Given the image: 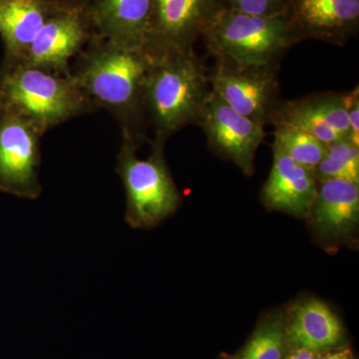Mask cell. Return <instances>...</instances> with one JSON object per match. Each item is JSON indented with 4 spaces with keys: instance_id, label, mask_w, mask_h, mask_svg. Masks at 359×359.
Instances as JSON below:
<instances>
[{
    "instance_id": "30bf717a",
    "label": "cell",
    "mask_w": 359,
    "mask_h": 359,
    "mask_svg": "<svg viewBox=\"0 0 359 359\" xmlns=\"http://www.w3.org/2000/svg\"><path fill=\"white\" fill-rule=\"evenodd\" d=\"M89 23L87 8L54 7L20 61L44 69H62L86 39Z\"/></svg>"
},
{
    "instance_id": "3957f363",
    "label": "cell",
    "mask_w": 359,
    "mask_h": 359,
    "mask_svg": "<svg viewBox=\"0 0 359 359\" xmlns=\"http://www.w3.org/2000/svg\"><path fill=\"white\" fill-rule=\"evenodd\" d=\"M201 36L216 60L238 66H275L302 40L287 13L250 15L221 6Z\"/></svg>"
},
{
    "instance_id": "52a82bcc",
    "label": "cell",
    "mask_w": 359,
    "mask_h": 359,
    "mask_svg": "<svg viewBox=\"0 0 359 359\" xmlns=\"http://www.w3.org/2000/svg\"><path fill=\"white\" fill-rule=\"evenodd\" d=\"M41 136L27 120L0 110V191L25 199L39 197Z\"/></svg>"
},
{
    "instance_id": "484cf974",
    "label": "cell",
    "mask_w": 359,
    "mask_h": 359,
    "mask_svg": "<svg viewBox=\"0 0 359 359\" xmlns=\"http://www.w3.org/2000/svg\"><path fill=\"white\" fill-rule=\"evenodd\" d=\"M4 1V0H0V2Z\"/></svg>"
},
{
    "instance_id": "ffe728a7",
    "label": "cell",
    "mask_w": 359,
    "mask_h": 359,
    "mask_svg": "<svg viewBox=\"0 0 359 359\" xmlns=\"http://www.w3.org/2000/svg\"><path fill=\"white\" fill-rule=\"evenodd\" d=\"M285 340L282 320L269 318L257 328L238 359H283Z\"/></svg>"
},
{
    "instance_id": "2e32d148",
    "label": "cell",
    "mask_w": 359,
    "mask_h": 359,
    "mask_svg": "<svg viewBox=\"0 0 359 359\" xmlns=\"http://www.w3.org/2000/svg\"><path fill=\"white\" fill-rule=\"evenodd\" d=\"M285 337L292 348L320 353L339 344L342 337L341 323L327 304L308 299L295 306Z\"/></svg>"
},
{
    "instance_id": "ba28073f",
    "label": "cell",
    "mask_w": 359,
    "mask_h": 359,
    "mask_svg": "<svg viewBox=\"0 0 359 359\" xmlns=\"http://www.w3.org/2000/svg\"><path fill=\"white\" fill-rule=\"evenodd\" d=\"M198 125L211 148L245 173H252L255 154L266 137L263 123L240 114L212 90Z\"/></svg>"
},
{
    "instance_id": "d6986e66",
    "label": "cell",
    "mask_w": 359,
    "mask_h": 359,
    "mask_svg": "<svg viewBox=\"0 0 359 359\" xmlns=\"http://www.w3.org/2000/svg\"><path fill=\"white\" fill-rule=\"evenodd\" d=\"M273 143L295 163L311 170L320 164L327 148L313 135L287 125H276Z\"/></svg>"
},
{
    "instance_id": "7a4b0ae2",
    "label": "cell",
    "mask_w": 359,
    "mask_h": 359,
    "mask_svg": "<svg viewBox=\"0 0 359 359\" xmlns=\"http://www.w3.org/2000/svg\"><path fill=\"white\" fill-rule=\"evenodd\" d=\"M88 103L75 77L11 59L0 71V110L20 116L41 134L83 112Z\"/></svg>"
},
{
    "instance_id": "cb8c5ba5",
    "label": "cell",
    "mask_w": 359,
    "mask_h": 359,
    "mask_svg": "<svg viewBox=\"0 0 359 359\" xmlns=\"http://www.w3.org/2000/svg\"><path fill=\"white\" fill-rule=\"evenodd\" d=\"M48 4L61 8H87L84 2L87 0H46Z\"/></svg>"
},
{
    "instance_id": "9a60e30c",
    "label": "cell",
    "mask_w": 359,
    "mask_h": 359,
    "mask_svg": "<svg viewBox=\"0 0 359 359\" xmlns=\"http://www.w3.org/2000/svg\"><path fill=\"white\" fill-rule=\"evenodd\" d=\"M309 216L323 235L346 236L358 224L359 184L342 180L320 182Z\"/></svg>"
},
{
    "instance_id": "7402d4cb",
    "label": "cell",
    "mask_w": 359,
    "mask_h": 359,
    "mask_svg": "<svg viewBox=\"0 0 359 359\" xmlns=\"http://www.w3.org/2000/svg\"><path fill=\"white\" fill-rule=\"evenodd\" d=\"M344 102H346V108L347 118H348L349 139L356 145H359V93L358 87L353 89L348 93L344 94Z\"/></svg>"
},
{
    "instance_id": "44dd1931",
    "label": "cell",
    "mask_w": 359,
    "mask_h": 359,
    "mask_svg": "<svg viewBox=\"0 0 359 359\" xmlns=\"http://www.w3.org/2000/svg\"><path fill=\"white\" fill-rule=\"evenodd\" d=\"M290 0H218L219 6L250 15L273 16L287 13Z\"/></svg>"
},
{
    "instance_id": "ac0fdd59",
    "label": "cell",
    "mask_w": 359,
    "mask_h": 359,
    "mask_svg": "<svg viewBox=\"0 0 359 359\" xmlns=\"http://www.w3.org/2000/svg\"><path fill=\"white\" fill-rule=\"evenodd\" d=\"M318 183L342 180L359 184V145L349 138L327 145L325 157L314 169Z\"/></svg>"
},
{
    "instance_id": "9c48e42d",
    "label": "cell",
    "mask_w": 359,
    "mask_h": 359,
    "mask_svg": "<svg viewBox=\"0 0 359 359\" xmlns=\"http://www.w3.org/2000/svg\"><path fill=\"white\" fill-rule=\"evenodd\" d=\"M218 7V0H152L146 50L191 48Z\"/></svg>"
},
{
    "instance_id": "8992f818",
    "label": "cell",
    "mask_w": 359,
    "mask_h": 359,
    "mask_svg": "<svg viewBox=\"0 0 359 359\" xmlns=\"http://www.w3.org/2000/svg\"><path fill=\"white\" fill-rule=\"evenodd\" d=\"M210 84L233 109L264 125L282 103L276 65L238 66L217 60Z\"/></svg>"
},
{
    "instance_id": "603a6c76",
    "label": "cell",
    "mask_w": 359,
    "mask_h": 359,
    "mask_svg": "<svg viewBox=\"0 0 359 359\" xmlns=\"http://www.w3.org/2000/svg\"><path fill=\"white\" fill-rule=\"evenodd\" d=\"M314 359H355L353 353L347 348L337 349V351H323L320 353H316Z\"/></svg>"
},
{
    "instance_id": "4fadbf2b",
    "label": "cell",
    "mask_w": 359,
    "mask_h": 359,
    "mask_svg": "<svg viewBox=\"0 0 359 359\" xmlns=\"http://www.w3.org/2000/svg\"><path fill=\"white\" fill-rule=\"evenodd\" d=\"M151 9L152 0H94L87 13L101 39L118 46L146 50Z\"/></svg>"
},
{
    "instance_id": "6da1fadb",
    "label": "cell",
    "mask_w": 359,
    "mask_h": 359,
    "mask_svg": "<svg viewBox=\"0 0 359 359\" xmlns=\"http://www.w3.org/2000/svg\"><path fill=\"white\" fill-rule=\"evenodd\" d=\"M143 104L154 122L158 140L199 124L211 94L210 73L193 47L150 53Z\"/></svg>"
},
{
    "instance_id": "e0dca14e",
    "label": "cell",
    "mask_w": 359,
    "mask_h": 359,
    "mask_svg": "<svg viewBox=\"0 0 359 359\" xmlns=\"http://www.w3.org/2000/svg\"><path fill=\"white\" fill-rule=\"evenodd\" d=\"M55 6L46 0L0 2V36L6 59L21 60Z\"/></svg>"
},
{
    "instance_id": "7c38bea8",
    "label": "cell",
    "mask_w": 359,
    "mask_h": 359,
    "mask_svg": "<svg viewBox=\"0 0 359 359\" xmlns=\"http://www.w3.org/2000/svg\"><path fill=\"white\" fill-rule=\"evenodd\" d=\"M287 15L302 40L342 45L358 32L359 0H290Z\"/></svg>"
},
{
    "instance_id": "5bb4252c",
    "label": "cell",
    "mask_w": 359,
    "mask_h": 359,
    "mask_svg": "<svg viewBox=\"0 0 359 359\" xmlns=\"http://www.w3.org/2000/svg\"><path fill=\"white\" fill-rule=\"evenodd\" d=\"M273 149V167L264 187V202L271 209L294 216H309L318 186L314 170L295 163L275 143Z\"/></svg>"
},
{
    "instance_id": "d4e9b609",
    "label": "cell",
    "mask_w": 359,
    "mask_h": 359,
    "mask_svg": "<svg viewBox=\"0 0 359 359\" xmlns=\"http://www.w3.org/2000/svg\"><path fill=\"white\" fill-rule=\"evenodd\" d=\"M316 355V353L306 349L292 348V351L283 359H314Z\"/></svg>"
},
{
    "instance_id": "5b68a950",
    "label": "cell",
    "mask_w": 359,
    "mask_h": 359,
    "mask_svg": "<svg viewBox=\"0 0 359 359\" xmlns=\"http://www.w3.org/2000/svg\"><path fill=\"white\" fill-rule=\"evenodd\" d=\"M151 54L106 41L87 57L75 79L87 96L117 112L143 103Z\"/></svg>"
},
{
    "instance_id": "8fae6325",
    "label": "cell",
    "mask_w": 359,
    "mask_h": 359,
    "mask_svg": "<svg viewBox=\"0 0 359 359\" xmlns=\"http://www.w3.org/2000/svg\"><path fill=\"white\" fill-rule=\"evenodd\" d=\"M273 125H287L313 135L325 145L349 138L344 94L328 93L280 104L271 118Z\"/></svg>"
},
{
    "instance_id": "277c9868",
    "label": "cell",
    "mask_w": 359,
    "mask_h": 359,
    "mask_svg": "<svg viewBox=\"0 0 359 359\" xmlns=\"http://www.w3.org/2000/svg\"><path fill=\"white\" fill-rule=\"evenodd\" d=\"M163 144L158 140L147 159L136 157V144L126 136L118 156L117 173L126 191L125 219L135 229H151L173 215L181 203V195L169 173Z\"/></svg>"
}]
</instances>
